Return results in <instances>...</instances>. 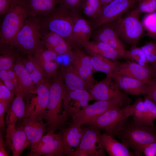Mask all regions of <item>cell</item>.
<instances>
[{"instance_id":"obj_32","label":"cell","mask_w":156,"mask_h":156,"mask_svg":"<svg viewBox=\"0 0 156 156\" xmlns=\"http://www.w3.org/2000/svg\"><path fill=\"white\" fill-rule=\"evenodd\" d=\"M133 105L134 111L132 116L135 123L155 127L153 121L150 117L144 104L141 98L138 99Z\"/></svg>"},{"instance_id":"obj_5","label":"cell","mask_w":156,"mask_h":156,"mask_svg":"<svg viewBox=\"0 0 156 156\" xmlns=\"http://www.w3.org/2000/svg\"><path fill=\"white\" fill-rule=\"evenodd\" d=\"M134 111L132 105L121 108H112L91 120L87 124L105 130L112 136L117 134L123 127L127 118L132 116Z\"/></svg>"},{"instance_id":"obj_2","label":"cell","mask_w":156,"mask_h":156,"mask_svg":"<svg viewBox=\"0 0 156 156\" xmlns=\"http://www.w3.org/2000/svg\"><path fill=\"white\" fill-rule=\"evenodd\" d=\"M29 16V11L25 3L13 2L1 27L0 45L14 47L16 37Z\"/></svg>"},{"instance_id":"obj_15","label":"cell","mask_w":156,"mask_h":156,"mask_svg":"<svg viewBox=\"0 0 156 156\" xmlns=\"http://www.w3.org/2000/svg\"><path fill=\"white\" fill-rule=\"evenodd\" d=\"M71 64L81 77L90 86L96 83L93 74L95 71L91 63L90 56L86 54L79 48L73 49L70 55Z\"/></svg>"},{"instance_id":"obj_48","label":"cell","mask_w":156,"mask_h":156,"mask_svg":"<svg viewBox=\"0 0 156 156\" xmlns=\"http://www.w3.org/2000/svg\"><path fill=\"white\" fill-rule=\"evenodd\" d=\"M12 0H0V14H6L11 8L13 2Z\"/></svg>"},{"instance_id":"obj_22","label":"cell","mask_w":156,"mask_h":156,"mask_svg":"<svg viewBox=\"0 0 156 156\" xmlns=\"http://www.w3.org/2000/svg\"><path fill=\"white\" fill-rule=\"evenodd\" d=\"M43 44L47 49L58 55H70L73 48L64 38L51 31H42Z\"/></svg>"},{"instance_id":"obj_8","label":"cell","mask_w":156,"mask_h":156,"mask_svg":"<svg viewBox=\"0 0 156 156\" xmlns=\"http://www.w3.org/2000/svg\"><path fill=\"white\" fill-rule=\"evenodd\" d=\"M28 156H73L60 133L50 131L43 136L35 146L31 147Z\"/></svg>"},{"instance_id":"obj_17","label":"cell","mask_w":156,"mask_h":156,"mask_svg":"<svg viewBox=\"0 0 156 156\" xmlns=\"http://www.w3.org/2000/svg\"><path fill=\"white\" fill-rule=\"evenodd\" d=\"M92 26L78 14L74 16L72 34L69 44L73 48H79L90 41L92 34Z\"/></svg>"},{"instance_id":"obj_51","label":"cell","mask_w":156,"mask_h":156,"mask_svg":"<svg viewBox=\"0 0 156 156\" xmlns=\"http://www.w3.org/2000/svg\"><path fill=\"white\" fill-rule=\"evenodd\" d=\"M150 66L153 70L156 77V61L151 63Z\"/></svg>"},{"instance_id":"obj_19","label":"cell","mask_w":156,"mask_h":156,"mask_svg":"<svg viewBox=\"0 0 156 156\" xmlns=\"http://www.w3.org/2000/svg\"><path fill=\"white\" fill-rule=\"evenodd\" d=\"M5 137L6 146L12 151L13 156H20L29 144L23 129L16 125L7 126Z\"/></svg>"},{"instance_id":"obj_14","label":"cell","mask_w":156,"mask_h":156,"mask_svg":"<svg viewBox=\"0 0 156 156\" xmlns=\"http://www.w3.org/2000/svg\"><path fill=\"white\" fill-rule=\"evenodd\" d=\"M50 86L51 83L47 81L36 86L37 96H30V101H27L24 118L32 115L40 116L44 113L49 100Z\"/></svg>"},{"instance_id":"obj_43","label":"cell","mask_w":156,"mask_h":156,"mask_svg":"<svg viewBox=\"0 0 156 156\" xmlns=\"http://www.w3.org/2000/svg\"><path fill=\"white\" fill-rule=\"evenodd\" d=\"M0 78L4 85L14 95H16L18 91L8 76L7 70H0Z\"/></svg>"},{"instance_id":"obj_7","label":"cell","mask_w":156,"mask_h":156,"mask_svg":"<svg viewBox=\"0 0 156 156\" xmlns=\"http://www.w3.org/2000/svg\"><path fill=\"white\" fill-rule=\"evenodd\" d=\"M75 15L59 5L51 13L41 20L42 31L55 33L64 38L69 44Z\"/></svg>"},{"instance_id":"obj_41","label":"cell","mask_w":156,"mask_h":156,"mask_svg":"<svg viewBox=\"0 0 156 156\" xmlns=\"http://www.w3.org/2000/svg\"><path fill=\"white\" fill-rule=\"evenodd\" d=\"M14 94L4 84L2 80L0 81V101L5 103L9 110L10 107Z\"/></svg>"},{"instance_id":"obj_9","label":"cell","mask_w":156,"mask_h":156,"mask_svg":"<svg viewBox=\"0 0 156 156\" xmlns=\"http://www.w3.org/2000/svg\"><path fill=\"white\" fill-rule=\"evenodd\" d=\"M140 0H114L102 5L98 16L93 19L92 27L97 29L114 21L132 8Z\"/></svg>"},{"instance_id":"obj_46","label":"cell","mask_w":156,"mask_h":156,"mask_svg":"<svg viewBox=\"0 0 156 156\" xmlns=\"http://www.w3.org/2000/svg\"><path fill=\"white\" fill-rule=\"evenodd\" d=\"M142 152L146 156H156V141L144 145Z\"/></svg>"},{"instance_id":"obj_28","label":"cell","mask_w":156,"mask_h":156,"mask_svg":"<svg viewBox=\"0 0 156 156\" xmlns=\"http://www.w3.org/2000/svg\"><path fill=\"white\" fill-rule=\"evenodd\" d=\"M60 133L68 147L73 153L78 147L85 131L81 126L70 124L66 128L61 129Z\"/></svg>"},{"instance_id":"obj_30","label":"cell","mask_w":156,"mask_h":156,"mask_svg":"<svg viewBox=\"0 0 156 156\" xmlns=\"http://www.w3.org/2000/svg\"><path fill=\"white\" fill-rule=\"evenodd\" d=\"M90 58L95 72H102L106 74V76L111 77L120 63L98 55H91Z\"/></svg>"},{"instance_id":"obj_21","label":"cell","mask_w":156,"mask_h":156,"mask_svg":"<svg viewBox=\"0 0 156 156\" xmlns=\"http://www.w3.org/2000/svg\"><path fill=\"white\" fill-rule=\"evenodd\" d=\"M114 81L120 90L133 95L146 94L147 84L129 77L114 73L112 76Z\"/></svg>"},{"instance_id":"obj_37","label":"cell","mask_w":156,"mask_h":156,"mask_svg":"<svg viewBox=\"0 0 156 156\" xmlns=\"http://www.w3.org/2000/svg\"><path fill=\"white\" fill-rule=\"evenodd\" d=\"M43 46L37 49L33 53V57L38 64L44 62L53 61L57 58L58 55L55 53L47 49H44Z\"/></svg>"},{"instance_id":"obj_18","label":"cell","mask_w":156,"mask_h":156,"mask_svg":"<svg viewBox=\"0 0 156 156\" xmlns=\"http://www.w3.org/2000/svg\"><path fill=\"white\" fill-rule=\"evenodd\" d=\"M92 35L94 40L108 44L118 51L123 57L126 50L124 45L116 34L114 21L105 24L97 28Z\"/></svg>"},{"instance_id":"obj_6","label":"cell","mask_w":156,"mask_h":156,"mask_svg":"<svg viewBox=\"0 0 156 156\" xmlns=\"http://www.w3.org/2000/svg\"><path fill=\"white\" fill-rule=\"evenodd\" d=\"M140 15L133 9L114 21V29L119 38L132 46H136L145 34Z\"/></svg>"},{"instance_id":"obj_54","label":"cell","mask_w":156,"mask_h":156,"mask_svg":"<svg viewBox=\"0 0 156 156\" xmlns=\"http://www.w3.org/2000/svg\"><path fill=\"white\" fill-rule=\"evenodd\" d=\"M13 0V1H15V0Z\"/></svg>"},{"instance_id":"obj_40","label":"cell","mask_w":156,"mask_h":156,"mask_svg":"<svg viewBox=\"0 0 156 156\" xmlns=\"http://www.w3.org/2000/svg\"><path fill=\"white\" fill-rule=\"evenodd\" d=\"M144 53L148 63L156 61V42L151 41L140 47Z\"/></svg>"},{"instance_id":"obj_44","label":"cell","mask_w":156,"mask_h":156,"mask_svg":"<svg viewBox=\"0 0 156 156\" xmlns=\"http://www.w3.org/2000/svg\"><path fill=\"white\" fill-rule=\"evenodd\" d=\"M146 97L156 104V78L153 77L147 84Z\"/></svg>"},{"instance_id":"obj_1","label":"cell","mask_w":156,"mask_h":156,"mask_svg":"<svg viewBox=\"0 0 156 156\" xmlns=\"http://www.w3.org/2000/svg\"><path fill=\"white\" fill-rule=\"evenodd\" d=\"M64 85L62 80L59 78H55L51 83L48 102L46 109L40 116L45 120L47 125V131H55L61 129L66 124L68 116L63 112H60L63 99Z\"/></svg>"},{"instance_id":"obj_13","label":"cell","mask_w":156,"mask_h":156,"mask_svg":"<svg viewBox=\"0 0 156 156\" xmlns=\"http://www.w3.org/2000/svg\"><path fill=\"white\" fill-rule=\"evenodd\" d=\"M114 73L132 77L147 84L153 77L156 78L150 65L142 66L133 61L120 62Z\"/></svg>"},{"instance_id":"obj_4","label":"cell","mask_w":156,"mask_h":156,"mask_svg":"<svg viewBox=\"0 0 156 156\" xmlns=\"http://www.w3.org/2000/svg\"><path fill=\"white\" fill-rule=\"evenodd\" d=\"M43 45L41 19L30 17L18 33L14 47L24 53L31 55Z\"/></svg>"},{"instance_id":"obj_35","label":"cell","mask_w":156,"mask_h":156,"mask_svg":"<svg viewBox=\"0 0 156 156\" xmlns=\"http://www.w3.org/2000/svg\"><path fill=\"white\" fill-rule=\"evenodd\" d=\"M147 35L156 41V10L144 15L142 21Z\"/></svg>"},{"instance_id":"obj_31","label":"cell","mask_w":156,"mask_h":156,"mask_svg":"<svg viewBox=\"0 0 156 156\" xmlns=\"http://www.w3.org/2000/svg\"><path fill=\"white\" fill-rule=\"evenodd\" d=\"M22 60L26 69L36 86L47 81V77L45 73L31 54L28 55L27 58H22Z\"/></svg>"},{"instance_id":"obj_47","label":"cell","mask_w":156,"mask_h":156,"mask_svg":"<svg viewBox=\"0 0 156 156\" xmlns=\"http://www.w3.org/2000/svg\"><path fill=\"white\" fill-rule=\"evenodd\" d=\"M9 109L6 104L4 102L0 101V128L2 131L4 128L5 124L4 120V115L5 112L7 113Z\"/></svg>"},{"instance_id":"obj_26","label":"cell","mask_w":156,"mask_h":156,"mask_svg":"<svg viewBox=\"0 0 156 156\" xmlns=\"http://www.w3.org/2000/svg\"><path fill=\"white\" fill-rule=\"evenodd\" d=\"M24 98L23 92L19 89L7 113L6 119L7 126L16 125L18 120L23 119L25 117L26 107L24 101Z\"/></svg>"},{"instance_id":"obj_45","label":"cell","mask_w":156,"mask_h":156,"mask_svg":"<svg viewBox=\"0 0 156 156\" xmlns=\"http://www.w3.org/2000/svg\"><path fill=\"white\" fill-rule=\"evenodd\" d=\"M144 101L150 117L154 121L156 119V104L147 97Z\"/></svg>"},{"instance_id":"obj_38","label":"cell","mask_w":156,"mask_h":156,"mask_svg":"<svg viewBox=\"0 0 156 156\" xmlns=\"http://www.w3.org/2000/svg\"><path fill=\"white\" fill-rule=\"evenodd\" d=\"M83 0H58L59 5L73 14H79Z\"/></svg>"},{"instance_id":"obj_24","label":"cell","mask_w":156,"mask_h":156,"mask_svg":"<svg viewBox=\"0 0 156 156\" xmlns=\"http://www.w3.org/2000/svg\"><path fill=\"white\" fill-rule=\"evenodd\" d=\"M81 47L91 55H98L113 61L122 57L116 50L104 42L95 40L83 44Z\"/></svg>"},{"instance_id":"obj_23","label":"cell","mask_w":156,"mask_h":156,"mask_svg":"<svg viewBox=\"0 0 156 156\" xmlns=\"http://www.w3.org/2000/svg\"><path fill=\"white\" fill-rule=\"evenodd\" d=\"M19 83V89L21 90L27 99L33 94H36V86L33 83L22 61L18 55L13 67Z\"/></svg>"},{"instance_id":"obj_42","label":"cell","mask_w":156,"mask_h":156,"mask_svg":"<svg viewBox=\"0 0 156 156\" xmlns=\"http://www.w3.org/2000/svg\"><path fill=\"white\" fill-rule=\"evenodd\" d=\"M39 65L47 77H51L56 75L59 66V63L53 61L44 62Z\"/></svg>"},{"instance_id":"obj_39","label":"cell","mask_w":156,"mask_h":156,"mask_svg":"<svg viewBox=\"0 0 156 156\" xmlns=\"http://www.w3.org/2000/svg\"><path fill=\"white\" fill-rule=\"evenodd\" d=\"M134 10L140 14L152 13L156 10V0H140Z\"/></svg>"},{"instance_id":"obj_11","label":"cell","mask_w":156,"mask_h":156,"mask_svg":"<svg viewBox=\"0 0 156 156\" xmlns=\"http://www.w3.org/2000/svg\"><path fill=\"white\" fill-rule=\"evenodd\" d=\"M86 129L78 147L73 156L105 155L101 139L100 129L92 125Z\"/></svg>"},{"instance_id":"obj_29","label":"cell","mask_w":156,"mask_h":156,"mask_svg":"<svg viewBox=\"0 0 156 156\" xmlns=\"http://www.w3.org/2000/svg\"><path fill=\"white\" fill-rule=\"evenodd\" d=\"M89 91L86 90H79L72 91H64L63 101L64 108L68 102L73 100L74 104L76 106L77 111L79 109L78 107H81L82 109L88 104L89 101L93 100Z\"/></svg>"},{"instance_id":"obj_50","label":"cell","mask_w":156,"mask_h":156,"mask_svg":"<svg viewBox=\"0 0 156 156\" xmlns=\"http://www.w3.org/2000/svg\"><path fill=\"white\" fill-rule=\"evenodd\" d=\"M5 141L3 138L2 131L0 130V156H8V155L6 150Z\"/></svg>"},{"instance_id":"obj_25","label":"cell","mask_w":156,"mask_h":156,"mask_svg":"<svg viewBox=\"0 0 156 156\" xmlns=\"http://www.w3.org/2000/svg\"><path fill=\"white\" fill-rule=\"evenodd\" d=\"M58 0H25L24 3L28 9L30 17L46 16L55 9Z\"/></svg>"},{"instance_id":"obj_53","label":"cell","mask_w":156,"mask_h":156,"mask_svg":"<svg viewBox=\"0 0 156 156\" xmlns=\"http://www.w3.org/2000/svg\"><path fill=\"white\" fill-rule=\"evenodd\" d=\"M25 0H15V1L24 3L25 1Z\"/></svg>"},{"instance_id":"obj_49","label":"cell","mask_w":156,"mask_h":156,"mask_svg":"<svg viewBox=\"0 0 156 156\" xmlns=\"http://www.w3.org/2000/svg\"><path fill=\"white\" fill-rule=\"evenodd\" d=\"M7 70L8 76L10 78L13 83L18 92L19 89V83L17 77L13 70V68Z\"/></svg>"},{"instance_id":"obj_3","label":"cell","mask_w":156,"mask_h":156,"mask_svg":"<svg viewBox=\"0 0 156 156\" xmlns=\"http://www.w3.org/2000/svg\"><path fill=\"white\" fill-rule=\"evenodd\" d=\"M117 134L122 143L132 149L135 155L138 156L142 155V150L144 145L156 141L155 127L133 122L123 127Z\"/></svg>"},{"instance_id":"obj_12","label":"cell","mask_w":156,"mask_h":156,"mask_svg":"<svg viewBox=\"0 0 156 156\" xmlns=\"http://www.w3.org/2000/svg\"><path fill=\"white\" fill-rule=\"evenodd\" d=\"M93 99L97 101L118 100L129 105L130 100L114 81L106 76L102 81L91 86L88 90Z\"/></svg>"},{"instance_id":"obj_27","label":"cell","mask_w":156,"mask_h":156,"mask_svg":"<svg viewBox=\"0 0 156 156\" xmlns=\"http://www.w3.org/2000/svg\"><path fill=\"white\" fill-rule=\"evenodd\" d=\"M101 139L104 150L110 156H133L135 154L122 143L115 139L111 135L101 134Z\"/></svg>"},{"instance_id":"obj_36","label":"cell","mask_w":156,"mask_h":156,"mask_svg":"<svg viewBox=\"0 0 156 156\" xmlns=\"http://www.w3.org/2000/svg\"><path fill=\"white\" fill-rule=\"evenodd\" d=\"M123 57L134 61L142 66H147V64L145 56L140 47L132 46L131 48L126 51Z\"/></svg>"},{"instance_id":"obj_52","label":"cell","mask_w":156,"mask_h":156,"mask_svg":"<svg viewBox=\"0 0 156 156\" xmlns=\"http://www.w3.org/2000/svg\"><path fill=\"white\" fill-rule=\"evenodd\" d=\"M113 0H100V1L102 6L108 3Z\"/></svg>"},{"instance_id":"obj_10","label":"cell","mask_w":156,"mask_h":156,"mask_svg":"<svg viewBox=\"0 0 156 156\" xmlns=\"http://www.w3.org/2000/svg\"><path fill=\"white\" fill-rule=\"evenodd\" d=\"M124 104V102L118 100L97 101L73 114V120L70 124L81 126L87 124L109 109L115 107H120Z\"/></svg>"},{"instance_id":"obj_16","label":"cell","mask_w":156,"mask_h":156,"mask_svg":"<svg viewBox=\"0 0 156 156\" xmlns=\"http://www.w3.org/2000/svg\"><path fill=\"white\" fill-rule=\"evenodd\" d=\"M40 116L32 115L23 119L20 125L24 131L31 147L40 140L45 131L47 125Z\"/></svg>"},{"instance_id":"obj_20","label":"cell","mask_w":156,"mask_h":156,"mask_svg":"<svg viewBox=\"0 0 156 156\" xmlns=\"http://www.w3.org/2000/svg\"><path fill=\"white\" fill-rule=\"evenodd\" d=\"M60 75L64 83V91L83 89L88 90L90 88L91 86L81 77L72 64H62Z\"/></svg>"},{"instance_id":"obj_33","label":"cell","mask_w":156,"mask_h":156,"mask_svg":"<svg viewBox=\"0 0 156 156\" xmlns=\"http://www.w3.org/2000/svg\"><path fill=\"white\" fill-rule=\"evenodd\" d=\"M13 47L0 45V70L13 68L18 55L13 50Z\"/></svg>"},{"instance_id":"obj_34","label":"cell","mask_w":156,"mask_h":156,"mask_svg":"<svg viewBox=\"0 0 156 156\" xmlns=\"http://www.w3.org/2000/svg\"><path fill=\"white\" fill-rule=\"evenodd\" d=\"M102 6L100 0H83L81 5L84 14L93 19L98 16Z\"/></svg>"}]
</instances>
